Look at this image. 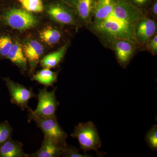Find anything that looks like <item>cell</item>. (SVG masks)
I'll list each match as a JSON object with an SVG mask.
<instances>
[{
    "label": "cell",
    "mask_w": 157,
    "mask_h": 157,
    "mask_svg": "<svg viewBox=\"0 0 157 157\" xmlns=\"http://www.w3.org/2000/svg\"><path fill=\"white\" fill-rule=\"evenodd\" d=\"M96 0H76L74 6L80 19L89 25L91 22Z\"/></svg>",
    "instance_id": "obj_13"
},
{
    "label": "cell",
    "mask_w": 157,
    "mask_h": 157,
    "mask_svg": "<svg viewBox=\"0 0 157 157\" xmlns=\"http://www.w3.org/2000/svg\"><path fill=\"white\" fill-rule=\"evenodd\" d=\"M151 12L153 15H154L155 17H157V2L156 1L155 2L152 7Z\"/></svg>",
    "instance_id": "obj_25"
},
{
    "label": "cell",
    "mask_w": 157,
    "mask_h": 157,
    "mask_svg": "<svg viewBox=\"0 0 157 157\" xmlns=\"http://www.w3.org/2000/svg\"><path fill=\"white\" fill-rule=\"evenodd\" d=\"M70 136L77 139L80 149L84 153L91 150L98 153L102 145L97 127L91 121L78 124Z\"/></svg>",
    "instance_id": "obj_2"
},
{
    "label": "cell",
    "mask_w": 157,
    "mask_h": 157,
    "mask_svg": "<svg viewBox=\"0 0 157 157\" xmlns=\"http://www.w3.org/2000/svg\"><path fill=\"white\" fill-rule=\"evenodd\" d=\"M56 87L49 92L46 87L39 89L37 95L38 103L36 108L34 110L31 109L34 115L40 117H56V113L59 104L56 96Z\"/></svg>",
    "instance_id": "obj_4"
},
{
    "label": "cell",
    "mask_w": 157,
    "mask_h": 157,
    "mask_svg": "<svg viewBox=\"0 0 157 157\" xmlns=\"http://www.w3.org/2000/svg\"><path fill=\"white\" fill-rule=\"evenodd\" d=\"M88 154L82 155L80 153L79 150L72 146H68L65 147L61 156L65 157H92Z\"/></svg>",
    "instance_id": "obj_22"
},
{
    "label": "cell",
    "mask_w": 157,
    "mask_h": 157,
    "mask_svg": "<svg viewBox=\"0 0 157 157\" xmlns=\"http://www.w3.org/2000/svg\"><path fill=\"white\" fill-rule=\"evenodd\" d=\"M145 141L151 149L153 151L157 150V126L154 125L150 129L145 136Z\"/></svg>",
    "instance_id": "obj_19"
},
{
    "label": "cell",
    "mask_w": 157,
    "mask_h": 157,
    "mask_svg": "<svg viewBox=\"0 0 157 157\" xmlns=\"http://www.w3.org/2000/svg\"><path fill=\"white\" fill-rule=\"evenodd\" d=\"M58 73L48 68H43L33 76L32 80L38 82L45 87L52 86L57 80Z\"/></svg>",
    "instance_id": "obj_16"
},
{
    "label": "cell",
    "mask_w": 157,
    "mask_h": 157,
    "mask_svg": "<svg viewBox=\"0 0 157 157\" xmlns=\"http://www.w3.org/2000/svg\"><path fill=\"white\" fill-rule=\"evenodd\" d=\"M21 142L11 138L0 145V157H29Z\"/></svg>",
    "instance_id": "obj_12"
},
{
    "label": "cell",
    "mask_w": 157,
    "mask_h": 157,
    "mask_svg": "<svg viewBox=\"0 0 157 157\" xmlns=\"http://www.w3.org/2000/svg\"><path fill=\"white\" fill-rule=\"evenodd\" d=\"M22 49L25 56L29 63L30 72H33L44 53V47L38 41L31 40L24 45Z\"/></svg>",
    "instance_id": "obj_9"
},
{
    "label": "cell",
    "mask_w": 157,
    "mask_h": 157,
    "mask_svg": "<svg viewBox=\"0 0 157 157\" xmlns=\"http://www.w3.org/2000/svg\"><path fill=\"white\" fill-rule=\"evenodd\" d=\"M12 132L13 128L8 121L0 123V145L11 138Z\"/></svg>",
    "instance_id": "obj_20"
},
{
    "label": "cell",
    "mask_w": 157,
    "mask_h": 157,
    "mask_svg": "<svg viewBox=\"0 0 157 157\" xmlns=\"http://www.w3.org/2000/svg\"><path fill=\"white\" fill-rule=\"evenodd\" d=\"M146 45L152 54H156L157 52V35H155L152 37Z\"/></svg>",
    "instance_id": "obj_23"
},
{
    "label": "cell",
    "mask_w": 157,
    "mask_h": 157,
    "mask_svg": "<svg viewBox=\"0 0 157 157\" xmlns=\"http://www.w3.org/2000/svg\"><path fill=\"white\" fill-rule=\"evenodd\" d=\"M144 15L141 9L129 0H113L100 17L89 26L93 33L107 43L124 39L137 46L139 44L135 37V28Z\"/></svg>",
    "instance_id": "obj_1"
},
{
    "label": "cell",
    "mask_w": 157,
    "mask_h": 157,
    "mask_svg": "<svg viewBox=\"0 0 157 157\" xmlns=\"http://www.w3.org/2000/svg\"><path fill=\"white\" fill-rule=\"evenodd\" d=\"M118 62L125 68L131 61L135 53L136 45L129 40L118 39L111 42Z\"/></svg>",
    "instance_id": "obj_7"
},
{
    "label": "cell",
    "mask_w": 157,
    "mask_h": 157,
    "mask_svg": "<svg viewBox=\"0 0 157 157\" xmlns=\"http://www.w3.org/2000/svg\"><path fill=\"white\" fill-rule=\"evenodd\" d=\"M23 8L29 12H41L44 7L42 0H18Z\"/></svg>",
    "instance_id": "obj_18"
},
{
    "label": "cell",
    "mask_w": 157,
    "mask_h": 157,
    "mask_svg": "<svg viewBox=\"0 0 157 157\" xmlns=\"http://www.w3.org/2000/svg\"><path fill=\"white\" fill-rule=\"evenodd\" d=\"M64 148V147L61 146L53 140L44 137L39 149L31 154H28L29 157L61 156Z\"/></svg>",
    "instance_id": "obj_10"
},
{
    "label": "cell",
    "mask_w": 157,
    "mask_h": 157,
    "mask_svg": "<svg viewBox=\"0 0 157 157\" xmlns=\"http://www.w3.org/2000/svg\"><path fill=\"white\" fill-rule=\"evenodd\" d=\"M28 111L29 120L35 122L37 126L43 132L44 137L53 140L61 146L65 147L67 145V134L59 124L57 117H40L34 115L31 109Z\"/></svg>",
    "instance_id": "obj_3"
},
{
    "label": "cell",
    "mask_w": 157,
    "mask_h": 157,
    "mask_svg": "<svg viewBox=\"0 0 157 157\" xmlns=\"http://www.w3.org/2000/svg\"><path fill=\"white\" fill-rule=\"evenodd\" d=\"M12 45L13 43L11 38L9 36H0V56L6 57L11 50Z\"/></svg>",
    "instance_id": "obj_21"
},
{
    "label": "cell",
    "mask_w": 157,
    "mask_h": 157,
    "mask_svg": "<svg viewBox=\"0 0 157 157\" xmlns=\"http://www.w3.org/2000/svg\"><path fill=\"white\" fill-rule=\"evenodd\" d=\"M6 57L22 70L26 69L27 59L25 56L22 47L19 42H16L13 43L11 50Z\"/></svg>",
    "instance_id": "obj_15"
},
{
    "label": "cell",
    "mask_w": 157,
    "mask_h": 157,
    "mask_svg": "<svg viewBox=\"0 0 157 157\" xmlns=\"http://www.w3.org/2000/svg\"><path fill=\"white\" fill-rule=\"evenodd\" d=\"M67 48L68 44H65L57 51L44 56L40 61L42 67L51 69L56 67L63 58Z\"/></svg>",
    "instance_id": "obj_14"
},
{
    "label": "cell",
    "mask_w": 157,
    "mask_h": 157,
    "mask_svg": "<svg viewBox=\"0 0 157 157\" xmlns=\"http://www.w3.org/2000/svg\"><path fill=\"white\" fill-rule=\"evenodd\" d=\"M130 2L137 8L141 9L148 5L151 0H129Z\"/></svg>",
    "instance_id": "obj_24"
},
{
    "label": "cell",
    "mask_w": 157,
    "mask_h": 157,
    "mask_svg": "<svg viewBox=\"0 0 157 157\" xmlns=\"http://www.w3.org/2000/svg\"><path fill=\"white\" fill-rule=\"evenodd\" d=\"M69 2L72 3V4L74 5L75 3L76 2V0H67Z\"/></svg>",
    "instance_id": "obj_26"
},
{
    "label": "cell",
    "mask_w": 157,
    "mask_h": 157,
    "mask_svg": "<svg viewBox=\"0 0 157 157\" xmlns=\"http://www.w3.org/2000/svg\"><path fill=\"white\" fill-rule=\"evenodd\" d=\"M39 37L45 43L49 45H53L60 41L62 36L59 31L52 27L48 26L40 32Z\"/></svg>",
    "instance_id": "obj_17"
},
{
    "label": "cell",
    "mask_w": 157,
    "mask_h": 157,
    "mask_svg": "<svg viewBox=\"0 0 157 157\" xmlns=\"http://www.w3.org/2000/svg\"><path fill=\"white\" fill-rule=\"evenodd\" d=\"M157 25L153 20L144 15L137 22L135 28V37L139 45H146L153 36Z\"/></svg>",
    "instance_id": "obj_8"
},
{
    "label": "cell",
    "mask_w": 157,
    "mask_h": 157,
    "mask_svg": "<svg viewBox=\"0 0 157 157\" xmlns=\"http://www.w3.org/2000/svg\"><path fill=\"white\" fill-rule=\"evenodd\" d=\"M10 94L12 104L19 107L21 110L30 109L28 102L31 99L37 98V95L32 88H28L17 82H14L9 78H3Z\"/></svg>",
    "instance_id": "obj_6"
},
{
    "label": "cell",
    "mask_w": 157,
    "mask_h": 157,
    "mask_svg": "<svg viewBox=\"0 0 157 157\" xmlns=\"http://www.w3.org/2000/svg\"><path fill=\"white\" fill-rule=\"evenodd\" d=\"M0 18H1V16H0Z\"/></svg>",
    "instance_id": "obj_27"
},
{
    "label": "cell",
    "mask_w": 157,
    "mask_h": 157,
    "mask_svg": "<svg viewBox=\"0 0 157 157\" xmlns=\"http://www.w3.org/2000/svg\"><path fill=\"white\" fill-rule=\"evenodd\" d=\"M47 12L54 20L62 24L73 25L75 23L72 11L60 4H56L50 6Z\"/></svg>",
    "instance_id": "obj_11"
},
{
    "label": "cell",
    "mask_w": 157,
    "mask_h": 157,
    "mask_svg": "<svg viewBox=\"0 0 157 157\" xmlns=\"http://www.w3.org/2000/svg\"><path fill=\"white\" fill-rule=\"evenodd\" d=\"M4 21L6 24L15 29L24 31L36 25V17L30 12L21 9H10L5 13Z\"/></svg>",
    "instance_id": "obj_5"
}]
</instances>
